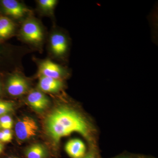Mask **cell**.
<instances>
[{"mask_svg":"<svg viewBox=\"0 0 158 158\" xmlns=\"http://www.w3.org/2000/svg\"><path fill=\"white\" fill-rule=\"evenodd\" d=\"M38 87L39 90L43 93H56L61 91L64 87L62 80L48 77H39Z\"/></svg>","mask_w":158,"mask_h":158,"instance_id":"9c48e42d","label":"cell"},{"mask_svg":"<svg viewBox=\"0 0 158 158\" xmlns=\"http://www.w3.org/2000/svg\"><path fill=\"white\" fill-rule=\"evenodd\" d=\"M1 91H2V88H1V85L0 84V94L1 93Z\"/></svg>","mask_w":158,"mask_h":158,"instance_id":"44dd1931","label":"cell"},{"mask_svg":"<svg viewBox=\"0 0 158 158\" xmlns=\"http://www.w3.org/2000/svg\"><path fill=\"white\" fill-rule=\"evenodd\" d=\"M45 127L49 135L56 142L75 132L86 137L89 133V125L85 118L77 111L65 106L57 108L49 114Z\"/></svg>","mask_w":158,"mask_h":158,"instance_id":"6da1fadb","label":"cell"},{"mask_svg":"<svg viewBox=\"0 0 158 158\" xmlns=\"http://www.w3.org/2000/svg\"><path fill=\"white\" fill-rule=\"evenodd\" d=\"M58 2L56 0H38L37 2L40 11L48 15L53 14Z\"/></svg>","mask_w":158,"mask_h":158,"instance_id":"4fadbf2b","label":"cell"},{"mask_svg":"<svg viewBox=\"0 0 158 158\" xmlns=\"http://www.w3.org/2000/svg\"><path fill=\"white\" fill-rule=\"evenodd\" d=\"M3 133L5 134V135L9 139V141H11L12 139V132L11 130L9 129H5L2 131Z\"/></svg>","mask_w":158,"mask_h":158,"instance_id":"2e32d148","label":"cell"},{"mask_svg":"<svg viewBox=\"0 0 158 158\" xmlns=\"http://www.w3.org/2000/svg\"><path fill=\"white\" fill-rule=\"evenodd\" d=\"M68 35L62 30H56L51 33L49 47L51 54L56 59L65 60L68 57L70 47Z\"/></svg>","mask_w":158,"mask_h":158,"instance_id":"7a4b0ae2","label":"cell"},{"mask_svg":"<svg viewBox=\"0 0 158 158\" xmlns=\"http://www.w3.org/2000/svg\"><path fill=\"white\" fill-rule=\"evenodd\" d=\"M15 130L18 139L26 141L37 135L38 126L34 118L25 116L17 122Z\"/></svg>","mask_w":158,"mask_h":158,"instance_id":"5b68a950","label":"cell"},{"mask_svg":"<svg viewBox=\"0 0 158 158\" xmlns=\"http://www.w3.org/2000/svg\"><path fill=\"white\" fill-rule=\"evenodd\" d=\"M7 158H19L17 157L10 156V157H8Z\"/></svg>","mask_w":158,"mask_h":158,"instance_id":"ffe728a7","label":"cell"},{"mask_svg":"<svg viewBox=\"0 0 158 158\" xmlns=\"http://www.w3.org/2000/svg\"><path fill=\"white\" fill-rule=\"evenodd\" d=\"M20 34L26 42L34 45H39L44 38V31L39 22L33 18H27L24 21Z\"/></svg>","mask_w":158,"mask_h":158,"instance_id":"3957f363","label":"cell"},{"mask_svg":"<svg viewBox=\"0 0 158 158\" xmlns=\"http://www.w3.org/2000/svg\"><path fill=\"white\" fill-rule=\"evenodd\" d=\"M27 101L31 107L37 112H42L48 106L50 100L40 90H32L27 97Z\"/></svg>","mask_w":158,"mask_h":158,"instance_id":"ba28073f","label":"cell"},{"mask_svg":"<svg viewBox=\"0 0 158 158\" xmlns=\"http://www.w3.org/2000/svg\"><path fill=\"white\" fill-rule=\"evenodd\" d=\"M14 105L11 102L0 100V116L6 115L13 110Z\"/></svg>","mask_w":158,"mask_h":158,"instance_id":"5bb4252c","label":"cell"},{"mask_svg":"<svg viewBox=\"0 0 158 158\" xmlns=\"http://www.w3.org/2000/svg\"><path fill=\"white\" fill-rule=\"evenodd\" d=\"M15 25L9 18L0 17V39H5L14 33Z\"/></svg>","mask_w":158,"mask_h":158,"instance_id":"8fae6325","label":"cell"},{"mask_svg":"<svg viewBox=\"0 0 158 158\" xmlns=\"http://www.w3.org/2000/svg\"><path fill=\"white\" fill-rule=\"evenodd\" d=\"M28 82L19 74L15 73L9 77L6 89L10 95L19 96L25 94L29 90Z\"/></svg>","mask_w":158,"mask_h":158,"instance_id":"8992f818","label":"cell"},{"mask_svg":"<svg viewBox=\"0 0 158 158\" xmlns=\"http://www.w3.org/2000/svg\"><path fill=\"white\" fill-rule=\"evenodd\" d=\"M4 13L15 19H21L27 15L30 10L16 0H2L1 2Z\"/></svg>","mask_w":158,"mask_h":158,"instance_id":"52a82bcc","label":"cell"},{"mask_svg":"<svg viewBox=\"0 0 158 158\" xmlns=\"http://www.w3.org/2000/svg\"><path fill=\"white\" fill-rule=\"evenodd\" d=\"M37 75L62 80L69 75V71L64 66L46 59L38 62Z\"/></svg>","mask_w":158,"mask_h":158,"instance_id":"277c9868","label":"cell"},{"mask_svg":"<svg viewBox=\"0 0 158 158\" xmlns=\"http://www.w3.org/2000/svg\"><path fill=\"white\" fill-rule=\"evenodd\" d=\"M25 155L27 158H45L47 151L43 145L34 144L27 148Z\"/></svg>","mask_w":158,"mask_h":158,"instance_id":"7c38bea8","label":"cell"},{"mask_svg":"<svg viewBox=\"0 0 158 158\" xmlns=\"http://www.w3.org/2000/svg\"><path fill=\"white\" fill-rule=\"evenodd\" d=\"M3 150H4V146H3V144L0 142V154L2 153Z\"/></svg>","mask_w":158,"mask_h":158,"instance_id":"ac0fdd59","label":"cell"},{"mask_svg":"<svg viewBox=\"0 0 158 158\" xmlns=\"http://www.w3.org/2000/svg\"><path fill=\"white\" fill-rule=\"evenodd\" d=\"M0 141L3 142H10L9 139H8V138L6 137L5 134L3 133L2 131L0 132Z\"/></svg>","mask_w":158,"mask_h":158,"instance_id":"e0dca14e","label":"cell"},{"mask_svg":"<svg viewBox=\"0 0 158 158\" xmlns=\"http://www.w3.org/2000/svg\"><path fill=\"white\" fill-rule=\"evenodd\" d=\"M65 150L72 158H83L85 156L86 148L81 140L73 139L69 141L65 144Z\"/></svg>","mask_w":158,"mask_h":158,"instance_id":"30bf717a","label":"cell"},{"mask_svg":"<svg viewBox=\"0 0 158 158\" xmlns=\"http://www.w3.org/2000/svg\"><path fill=\"white\" fill-rule=\"evenodd\" d=\"M13 126L12 118L8 115H4L0 118V127L5 129L10 130Z\"/></svg>","mask_w":158,"mask_h":158,"instance_id":"9a60e30c","label":"cell"},{"mask_svg":"<svg viewBox=\"0 0 158 158\" xmlns=\"http://www.w3.org/2000/svg\"><path fill=\"white\" fill-rule=\"evenodd\" d=\"M83 158H95V157L92 155H89Z\"/></svg>","mask_w":158,"mask_h":158,"instance_id":"d6986e66","label":"cell"}]
</instances>
